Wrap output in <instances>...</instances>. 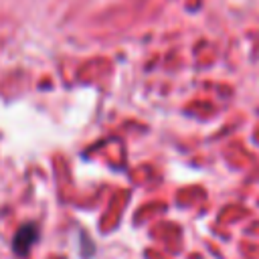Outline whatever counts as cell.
Wrapping results in <instances>:
<instances>
[{
  "mask_svg": "<svg viewBox=\"0 0 259 259\" xmlns=\"http://www.w3.org/2000/svg\"><path fill=\"white\" fill-rule=\"evenodd\" d=\"M36 239H38V227H36V225H22V227L16 231L14 241H12L14 253L20 255V257H24Z\"/></svg>",
  "mask_w": 259,
  "mask_h": 259,
  "instance_id": "1",
  "label": "cell"
}]
</instances>
